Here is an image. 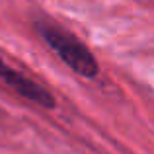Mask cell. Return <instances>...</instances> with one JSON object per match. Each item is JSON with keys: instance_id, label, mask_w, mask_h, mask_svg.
<instances>
[{"instance_id": "cell-1", "label": "cell", "mask_w": 154, "mask_h": 154, "mask_svg": "<svg viewBox=\"0 0 154 154\" xmlns=\"http://www.w3.org/2000/svg\"><path fill=\"white\" fill-rule=\"evenodd\" d=\"M35 29L43 37V41L59 55V59L66 64L68 68L84 78H96L100 72V64L92 51L76 37L74 33L66 31L64 27L57 26L47 20L35 22Z\"/></svg>"}, {"instance_id": "cell-2", "label": "cell", "mask_w": 154, "mask_h": 154, "mask_svg": "<svg viewBox=\"0 0 154 154\" xmlns=\"http://www.w3.org/2000/svg\"><path fill=\"white\" fill-rule=\"evenodd\" d=\"M0 84L6 88H10L12 92H16L18 96H22L27 102H33L45 109L55 107V98L47 88H43L39 82L27 78L26 74H22L20 70L8 66L2 59H0Z\"/></svg>"}]
</instances>
